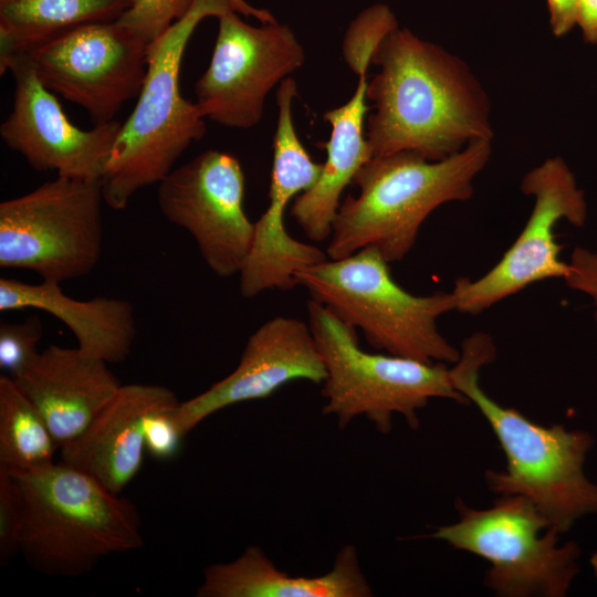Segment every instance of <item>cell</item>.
<instances>
[{
    "mask_svg": "<svg viewBox=\"0 0 597 597\" xmlns=\"http://www.w3.org/2000/svg\"><path fill=\"white\" fill-rule=\"evenodd\" d=\"M373 63L380 70L367 83L375 112L365 134L374 156L408 150L434 161L493 139L489 95L461 57L397 28Z\"/></svg>",
    "mask_w": 597,
    "mask_h": 597,
    "instance_id": "obj_1",
    "label": "cell"
},
{
    "mask_svg": "<svg viewBox=\"0 0 597 597\" xmlns=\"http://www.w3.org/2000/svg\"><path fill=\"white\" fill-rule=\"evenodd\" d=\"M495 356L492 337L478 332L463 341L449 368L454 388L479 408L506 458L505 471H485L488 486L500 495L527 498L552 527L566 532L583 515L597 513V484L584 473L594 439L563 425L536 423L493 400L480 385V369Z\"/></svg>",
    "mask_w": 597,
    "mask_h": 597,
    "instance_id": "obj_2",
    "label": "cell"
},
{
    "mask_svg": "<svg viewBox=\"0 0 597 597\" xmlns=\"http://www.w3.org/2000/svg\"><path fill=\"white\" fill-rule=\"evenodd\" d=\"M491 154L492 140H475L442 160L408 150L373 156L353 179L358 196L339 206L327 255L342 259L374 247L389 263L400 261L434 209L472 197Z\"/></svg>",
    "mask_w": 597,
    "mask_h": 597,
    "instance_id": "obj_3",
    "label": "cell"
},
{
    "mask_svg": "<svg viewBox=\"0 0 597 597\" xmlns=\"http://www.w3.org/2000/svg\"><path fill=\"white\" fill-rule=\"evenodd\" d=\"M10 472L23 501L19 553L35 572L77 577L104 557L143 547L135 504L87 473L63 462Z\"/></svg>",
    "mask_w": 597,
    "mask_h": 597,
    "instance_id": "obj_4",
    "label": "cell"
},
{
    "mask_svg": "<svg viewBox=\"0 0 597 597\" xmlns=\"http://www.w3.org/2000/svg\"><path fill=\"white\" fill-rule=\"evenodd\" d=\"M229 10H234L230 0H195L186 15L148 45L142 90L101 180L108 207L122 210L137 191L158 185L189 145L203 137L206 118L196 103L182 97L179 73L198 24Z\"/></svg>",
    "mask_w": 597,
    "mask_h": 597,
    "instance_id": "obj_5",
    "label": "cell"
},
{
    "mask_svg": "<svg viewBox=\"0 0 597 597\" xmlns=\"http://www.w3.org/2000/svg\"><path fill=\"white\" fill-rule=\"evenodd\" d=\"M296 283L346 324L360 328L378 350L423 363L454 364L460 358L437 327L439 316L455 310L452 292L409 293L374 247L304 269Z\"/></svg>",
    "mask_w": 597,
    "mask_h": 597,
    "instance_id": "obj_6",
    "label": "cell"
},
{
    "mask_svg": "<svg viewBox=\"0 0 597 597\" xmlns=\"http://www.w3.org/2000/svg\"><path fill=\"white\" fill-rule=\"evenodd\" d=\"M307 314L327 373L322 383L323 413L334 415L341 429L365 416L380 433H389L394 413L417 429V412L431 398L470 402L454 388L447 364L367 353L358 345L356 328L313 298L307 301Z\"/></svg>",
    "mask_w": 597,
    "mask_h": 597,
    "instance_id": "obj_7",
    "label": "cell"
},
{
    "mask_svg": "<svg viewBox=\"0 0 597 597\" xmlns=\"http://www.w3.org/2000/svg\"><path fill=\"white\" fill-rule=\"evenodd\" d=\"M459 520L430 536L486 559L484 585L504 597L565 596L579 570L580 548L558 544L557 530L523 495H501L485 510L458 499Z\"/></svg>",
    "mask_w": 597,
    "mask_h": 597,
    "instance_id": "obj_8",
    "label": "cell"
},
{
    "mask_svg": "<svg viewBox=\"0 0 597 597\" xmlns=\"http://www.w3.org/2000/svg\"><path fill=\"white\" fill-rule=\"evenodd\" d=\"M100 180L56 176L0 203V266L62 283L91 273L103 249Z\"/></svg>",
    "mask_w": 597,
    "mask_h": 597,
    "instance_id": "obj_9",
    "label": "cell"
},
{
    "mask_svg": "<svg viewBox=\"0 0 597 597\" xmlns=\"http://www.w3.org/2000/svg\"><path fill=\"white\" fill-rule=\"evenodd\" d=\"M147 49L112 21L73 28L21 54L45 87L83 107L100 125L114 121L122 106L138 96L147 71Z\"/></svg>",
    "mask_w": 597,
    "mask_h": 597,
    "instance_id": "obj_10",
    "label": "cell"
},
{
    "mask_svg": "<svg viewBox=\"0 0 597 597\" xmlns=\"http://www.w3.org/2000/svg\"><path fill=\"white\" fill-rule=\"evenodd\" d=\"M524 195L534 199L531 214L509 250L483 276L459 277L451 291L455 310L479 314L526 286L552 277H563L570 266L561 260L562 245L554 231L561 220L582 227L587 208L582 189L561 157H551L525 174Z\"/></svg>",
    "mask_w": 597,
    "mask_h": 597,
    "instance_id": "obj_11",
    "label": "cell"
},
{
    "mask_svg": "<svg viewBox=\"0 0 597 597\" xmlns=\"http://www.w3.org/2000/svg\"><path fill=\"white\" fill-rule=\"evenodd\" d=\"M211 61L196 82V104L205 118L248 129L262 118L269 92L300 69L304 49L293 31L275 22L253 27L238 12L218 17Z\"/></svg>",
    "mask_w": 597,
    "mask_h": 597,
    "instance_id": "obj_12",
    "label": "cell"
},
{
    "mask_svg": "<svg viewBox=\"0 0 597 597\" xmlns=\"http://www.w3.org/2000/svg\"><path fill=\"white\" fill-rule=\"evenodd\" d=\"M245 179L239 160L210 149L172 169L159 184L163 216L188 231L208 268L239 274L251 249L254 222L243 208Z\"/></svg>",
    "mask_w": 597,
    "mask_h": 597,
    "instance_id": "obj_13",
    "label": "cell"
},
{
    "mask_svg": "<svg viewBox=\"0 0 597 597\" xmlns=\"http://www.w3.org/2000/svg\"><path fill=\"white\" fill-rule=\"evenodd\" d=\"M297 95L294 78H284L276 92L277 123L269 206L256 222L249 254L239 273V290L251 298L268 290L297 286L296 274L327 260L320 248L301 242L285 229L284 212L292 199L318 179L323 164L312 160L293 124L292 105Z\"/></svg>",
    "mask_w": 597,
    "mask_h": 597,
    "instance_id": "obj_14",
    "label": "cell"
},
{
    "mask_svg": "<svg viewBox=\"0 0 597 597\" xmlns=\"http://www.w3.org/2000/svg\"><path fill=\"white\" fill-rule=\"evenodd\" d=\"M8 71L14 91L11 112L0 126L3 143L36 171L101 181L122 123L114 119L84 130L71 123L24 54L0 62L1 74Z\"/></svg>",
    "mask_w": 597,
    "mask_h": 597,
    "instance_id": "obj_15",
    "label": "cell"
},
{
    "mask_svg": "<svg viewBox=\"0 0 597 597\" xmlns=\"http://www.w3.org/2000/svg\"><path fill=\"white\" fill-rule=\"evenodd\" d=\"M326 368L308 324L275 316L248 339L235 369L203 392L179 402L175 418L184 436L212 413L264 399L293 380L322 384Z\"/></svg>",
    "mask_w": 597,
    "mask_h": 597,
    "instance_id": "obj_16",
    "label": "cell"
},
{
    "mask_svg": "<svg viewBox=\"0 0 597 597\" xmlns=\"http://www.w3.org/2000/svg\"><path fill=\"white\" fill-rule=\"evenodd\" d=\"M179 402L166 386L122 385L86 429L61 448V462L121 494L143 464L146 417L159 409L177 407Z\"/></svg>",
    "mask_w": 597,
    "mask_h": 597,
    "instance_id": "obj_17",
    "label": "cell"
},
{
    "mask_svg": "<svg viewBox=\"0 0 597 597\" xmlns=\"http://www.w3.org/2000/svg\"><path fill=\"white\" fill-rule=\"evenodd\" d=\"M103 359L50 345L12 378L48 423L59 448L78 437L122 384Z\"/></svg>",
    "mask_w": 597,
    "mask_h": 597,
    "instance_id": "obj_18",
    "label": "cell"
},
{
    "mask_svg": "<svg viewBox=\"0 0 597 597\" xmlns=\"http://www.w3.org/2000/svg\"><path fill=\"white\" fill-rule=\"evenodd\" d=\"M22 308L53 315L72 332L81 350L108 364L122 363L129 356L137 334L134 307L127 300H77L64 294L60 283L0 279V311Z\"/></svg>",
    "mask_w": 597,
    "mask_h": 597,
    "instance_id": "obj_19",
    "label": "cell"
},
{
    "mask_svg": "<svg viewBox=\"0 0 597 597\" xmlns=\"http://www.w3.org/2000/svg\"><path fill=\"white\" fill-rule=\"evenodd\" d=\"M357 549L343 546L333 568L323 575L293 577L280 570L259 546H249L234 561L209 565L198 597H369Z\"/></svg>",
    "mask_w": 597,
    "mask_h": 597,
    "instance_id": "obj_20",
    "label": "cell"
},
{
    "mask_svg": "<svg viewBox=\"0 0 597 597\" xmlns=\"http://www.w3.org/2000/svg\"><path fill=\"white\" fill-rule=\"evenodd\" d=\"M367 83V75L358 76L353 96L342 106L324 113L323 118L331 125L329 139L323 145L326 161L316 182L300 193L291 207L296 223L316 242L331 237L343 191L374 156L364 130L369 109Z\"/></svg>",
    "mask_w": 597,
    "mask_h": 597,
    "instance_id": "obj_21",
    "label": "cell"
},
{
    "mask_svg": "<svg viewBox=\"0 0 597 597\" xmlns=\"http://www.w3.org/2000/svg\"><path fill=\"white\" fill-rule=\"evenodd\" d=\"M134 0H0V62L73 28L116 21Z\"/></svg>",
    "mask_w": 597,
    "mask_h": 597,
    "instance_id": "obj_22",
    "label": "cell"
},
{
    "mask_svg": "<svg viewBox=\"0 0 597 597\" xmlns=\"http://www.w3.org/2000/svg\"><path fill=\"white\" fill-rule=\"evenodd\" d=\"M59 448L35 406L8 375L0 376V469L28 471L53 463Z\"/></svg>",
    "mask_w": 597,
    "mask_h": 597,
    "instance_id": "obj_23",
    "label": "cell"
},
{
    "mask_svg": "<svg viewBox=\"0 0 597 597\" xmlns=\"http://www.w3.org/2000/svg\"><path fill=\"white\" fill-rule=\"evenodd\" d=\"M397 28L396 15L383 3L365 9L352 21L342 52L347 65L357 76L367 75L376 49Z\"/></svg>",
    "mask_w": 597,
    "mask_h": 597,
    "instance_id": "obj_24",
    "label": "cell"
},
{
    "mask_svg": "<svg viewBox=\"0 0 597 597\" xmlns=\"http://www.w3.org/2000/svg\"><path fill=\"white\" fill-rule=\"evenodd\" d=\"M195 0H134L116 20L149 45L191 9Z\"/></svg>",
    "mask_w": 597,
    "mask_h": 597,
    "instance_id": "obj_25",
    "label": "cell"
},
{
    "mask_svg": "<svg viewBox=\"0 0 597 597\" xmlns=\"http://www.w3.org/2000/svg\"><path fill=\"white\" fill-rule=\"evenodd\" d=\"M43 335L41 318L36 315L18 323L0 325V368L15 378L39 354Z\"/></svg>",
    "mask_w": 597,
    "mask_h": 597,
    "instance_id": "obj_26",
    "label": "cell"
},
{
    "mask_svg": "<svg viewBox=\"0 0 597 597\" xmlns=\"http://www.w3.org/2000/svg\"><path fill=\"white\" fill-rule=\"evenodd\" d=\"M23 514L22 493L18 480L0 469V565L7 566L19 553V533Z\"/></svg>",
    "mask_w": 597,
    "mask_h": 597,
    "instance_id": "obj_27",
    "label": "cell"
},
{
    "mask_svg": "<svg viewBox=\"0 0 597 597\" xmlns=\"http://www.w3.org/2000/svg\"><path fill=\"white\" fill-rule=\"evenodd\" d=\"M177 407L153 411L145 419V451L156 460H171L180 450L181 440L185 436L176 422L175 411Z\"/></svg>",
    "mask_w": 597,
    "mask_h": 597,
    "instance_id": "obj_28",
    "label": "cell"
},
{
    "mask_svg": "<svg viewBox=\"0 0 597 597\" xmlns=\"http://www.w3.org/2000/svg\"><path fill=\"white\" fill-rule=\"evenodd\" d=\"M569 266V273L565 279L567 284L591 296L597 307V253L576 248ZM595 315L597 321V310Z\"/></svg>",
    "mask_w": 597,
    "mask_h": 597,
    "instance_id": "obj_29",
    "label": "cell"
},
{
    "mask_svg": "<svg viewBox=\"0 0 597 597\" xmlns=\"http://www.w3.org/2000/svg\"><path fill=\"white\" fill-rule=\"evenodd\" d=\"M549 27L557 38L569 33L577 23L579 0H545Z\"/></svg>",
    "mask_w": 597,
    "mask_h": 597,
    "instance_id": "obj_30",
    "label": "cell"
},
{
    "mask_svg": "<svg viewBox=\"0 0 597 597\" xmlns=\"http://www.w3.org/2000/svg\"><path fill=\"white\" fill-rule=\"evenodd\" d=\"M576 27L585 42L597 44V0H579Z\"/></svg>",
    "mask_w": 597,
    "mask_h": 597,
    "instance_id": "obj_31",
    "label": "cell"
},
{
    "mask_svg": "<svg viewBox=\"0 0 597 597\" xmlns=\"http://www.w3.org/2000/svg\"><path fill=\"white\" fill-rule=\"evenodd\" d=\"M235 12L245 17H253L264 23L275 22L272 13L265 9L252 7L245 0H230Z\"/></svg>",
    "mask_w": 597,
    "mask_h": 597,
    "instance_id": "obj_32",
    "label": "cell"
},
{
    "mask_svg": "<svg viewBox=\"0 0 597 597\" xmlns=\"http://www.w3.org/2000/svg\"><path fill=\"white\" fill-rule=\"evenodd\" d=\"M590 564H591V567L594 569V573L597 577V551L591 555L590 557Z\"/></svg>",
    "mask_w": 597,
    "mask_h": 597,
    "instance_id": "obj_33",
    "label": "cell"
}]
</instances>
